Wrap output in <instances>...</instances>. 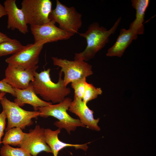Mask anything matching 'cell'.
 Returning <instances> with one entry per match:
<instances>
[{"label": "cell", "instance_id": "cell-1", "mask_svg": "<svg viewBox=\"0 0 156 156\" xmlns=\"http://www.w3.org/2000/svg\"><path fill=\"white\" fill-rule=\"evenodd\" d=\"M121 18L119 17L109 30L95 22L89 25L85 33H78L80 36L86 39L87 44L83 51L75 53L74 60L86 62L93 58L96 53L108 42L109 37L115 32Z\"/></svg>", "mask_w": 156, "mask_h": 156}, {"label": "cell", "instance_id": "cell-2", "mask_svg": "<svg viewBox=\"0 0 156 156\" xmlns=\"http://www.w3.org/2000/svg\"><path fill=\"white\" fill-rule=\"evenodd\" d=\"M51 69L36 72L34 79L31 81L34 90L36 94H38L43 99L52 103H59L62 102L71 92L70 89L64 84L62 78V73H59L58 81L57 83L53 82L50 76Z\"/></svg>", "mask_w": 156, "mask_h": 156}, {"label": "cell", "instance_id": "cell-3", "mask_svg": "<svg viewBox=\"0 0 156 156\" xmlns=\"http://www.w3.org/2000/svg\"><path fill=\"white\" fill-rule=\"evenodd\" d=\"M72 101L70 97H66L62 102L57 104L39 107V116L44 118L51 116L57 118L58 121L55 122L54 125L58 128L65 129L69 134L78 127H86L79 119L73 118L68 113L67 111Z\"/></svg>", "mask_w": 156, "mask_h": 156}, {"label": "cell", "instance_id": "cell-4", "mask_svg": "<svg viewBox=\"0 0 156 156\" xmlns=\"http://www.w3.org/2000/svg\"><path fill=\"white\" fill-rule=\"evenodd\" d=\"M82 15L73 6L68 7L59 1H56L55 8L49 15L51 21L57 23L60 29L74 35L81 27Z\"/></svg>", "mask_w": 156, "mask_h": 156}, {"label": "cell", "instance_id": "cell-5", "mask_svg": "<svg viewBox=\"0 0 156 156\" xmlns=\"http://www.w3.org/2000/svg\"><path fill=\"white\" fill-rule=\"evenodd\" d=\"M3 110L8 120L6 131L13 127H19L22 129L33 124L32 118L39 116L38 111H28L23 109L14 102L10 101L4 96L0 101Z\"/></svg>", "mask_w": 156, "mask_h": 156}, {"label": "cell", "instance_id": "cell-6", "mask_svg": "<svg viewBox=\"0 0 156 156\" xmlns=\"http://www.w3.org/2000/svg\"><path fill=\"white\" fill-rule=\"evenodd\" d=\"M52 4L50 0H23L21 9L27 24L39 25L49 22Z\"/></svg>", "mask_w": 156, "mask_h": 156}, {"label": "cell", "instance_id": "cell-7", "mask_svg": "<svg viewBox=\"0 0 156 156\" xmlns=\"http://www.w3.org/2000/svg\"><path fill=\"white\" fill-rule=\"evenodd\" d=\"M54 65L61 68L60 71L64 73V83L65 85L93 74L92 66L86 61L78 60L73 61L51 57Z\"/></svg>", "mask_w": 156, "mask_h": 156}, {"label": "cell", "instance_id": "cell-8", "mask_svg": "<svg viewBox=\"0 0 156 156\" xmlns=\"http://www.w3.org/2000/svg\"><path fill=\"white\" fill-rule=\"evenodd\" d=\"M46 43L45 42L39 41L28 44L18 52L7 58L5 61L8 64L24 69L35 67L39 62V55Z\"/></svg>", "mask_w": 156, "mask_h": 156}, {"label": "cell", "instance_id": "cell-9", "mask_svg": "<svg viewBox=\"0 0 156 156\" xmlns=\"http://www.w3.org/2000/svg\"><path fill=\"white\" fill-rule=\"evenodd\" d=\"M55 23L50 21L42 25L31 26L34 42L43 41L47 43L56 42L69 39L74 35L57 27Z\"/></svg>", "mask_w": 156, "mask_h": 156}, {"label": "cell", "instance_id": "cell-10", "mask_svg": "<svg viewBox=\"0 0 156 156\" xmlns=\"http://www.w3.org/2000/svg\"><path fill=\"white\" fill-rule=\"evenodd\" d=\"M38 65L32 68L24 69L8 64L5 71L3 79L13 88L23 89L27 88L34 79Z\"/></svg>", "mask_w": 156, "mask_h": 156}, {"label": "cell", "instance_id": "cell-11", "mask_svg": "<svg viewBox=\"0 0 156 156\" xmlns=\"http://www.w3.org/2000/svg\"><path fill=\"white\" fill-rule=\"evenodd\" d=\"M44 129L37 125L34 129H30L29 133H25L22 142L19 147L25 149L33 156H37L42 151L52 153L45 141Z\"/></svg>", "mask_w": 156, "mask_h": 156}, {"label": "cell", "instance_id": "cell-12", "mask_svg": "<svg viewBox=\"0 0 156 156\" xmlns=\"http://www.w3.org/2000/svg\"><path fill=\"white\" fill-rule=\"evenodd\" d=\"M3 5L8 16L7 28L12 30L18 29L23 34L28 33L27 24L24 14L17 6L16 0H6Z\"/></svg>", "mask_w": 156, "mask_h": 156}, {"label": "cell", "instance_id": "cell-13", "mask_svg": "<svg viewBox=\"0 0 156 156\" xmlns=\"http://www.w3.org/2000/svg\"><path fill=\"white\" fill-rule=\"evenodd\" d=\"M68 110L77 116L81 122L86 127L97 131L100 130L98 125L100 118H94V112L82 99L74 95Z\"/></svg>", "mask_w": 156, "mask_h": 156}, {"label": "cell", "instance_id": "cell-14", "mask_svg": "<svg viewBox=\"0 0 156 156\" xmlns=\"http://www.w3.org/2000/svg\"><path fill=\"white\" fill-rule=\"evenodd\" d=\"M13 88L16 94L14 102L20 107L24 106L25 104H29L33 107L34 111H37L39 107L52 104V102L44 101L37 96L34 90L31 82L25 89Z\"/></svg>", "mask_w": 156, "mask_h": 156}, {"label": "cell", "instance_id": "cell-15", "mask_svg": "<svg viewBox=\"0 0 156 156\" xmlns=\"http://www.w3.org/2000/svg\"><path fill=\"white\" fill-rule=\"evenodd\" d=\"M138 35L136 31L131 27L128 29H121L116 42L108 49L106 55L121 57L132 41L137 39Z\"/></svg>", "mask_w": 156, "mask_h": 156}, {"label": "cell", "instance_id": "cell-16", "mask_svg": "<svg viewBox=\"0 0 156 156\" xmlns=\"http://www.w3.org/2000/svg\"><path fill=\"white\" fill-rule=\"evenodd\" d=\"M45 139L47 144L50 148L53 156H58L59 151L67 147H74L76 149H81L86 151L88 148L87 143L83 144H73L64 142L58 138L61 129L53 131L50 129H45Z\"/></svg>", "mask_w": 156, "mask_h": 156}, {"label": "cell", "instance_id": "cell-17", "mask_svg": "<svg viewBox=\"0 0 156 156\" xmlns=\"http://www.w3.org/2000/svg\"><path fill=\"white\" fill-rule=\"evenodd\" d=\"M132 5L136 11L135 19L130 25V27L134 29L137 34H143L145 13L150 2L149 0H132Z\"/></svg>", "mask_w": 156, "mask_h": 156}, {"label": "cell", "instance_id": "cell-18", "mask_svg": "<svg viewBox=\"0 0 156 156\" xmlns=\"http://www.w3.org/2000/svg\"><path fill=\"white\" fill-rule=\"evenodd\" d=\"M25 133L19 127H13L6 131L2 143L4 145L17 146L19 147L24 138Z\"/></svg>", "mask_w": 156, "mask_h": 156}, {"label": "cell", "instance_id": "cell-19", "mask_svg": "<svg viewBox=\"0 0 156 156\" xmlns=\"http://www.w3.org/2000/svg\"><path fill=\"white\" fill-rule=\"evenodd\" d=\"M25 46L15 39L1 42L0 43V57L15 54L23 49Z\"/></svg>", "mask_w": 156, "mask_h": 156}, {"label": "cell", "instance_id": "cell-20", "mask_svg": "<svg viewBox=\"0 0 156 156\" xmlns=\"http://www.w3.org/2000/svg\"><path fill=\"white\" fill-rule=\"evenodd\" d=\"M1 156H31L26 150L22 148L13 147L9 145H4L1 148Z\"/></svg>", "mask_w": 156, "mask_h": 156}, {"label": "cell", "instance_id": "cell-21", "mask_svg": "<svg viewBox=\"0 0 156 156\" xmlns=\"http://www.w3.org/2000/svg\"><path fill=\"white\" fill-rule=\"evenodd\" d=\"M102 93L101 88H96L93 84L87 82L82 100L87 104L89 101L96 98Z\"/></svg>", "mask_w": 156, "mask_h": 156}, {"label": "cell", "instance_id": "cell-22", "mask_svg": "<svg viewBox=\"0 0 156 156\" xmlns=\"http://www.w3.org/2000/svg\"><path fill=\"white\" fill-rule=\"evenodd\" d=\"M86 78H84L71 83V86L74 90V95L82 100L87 83Z\"/></svg>", "mask_w": 156, "mask_h": 156}, {"label": "cell", "instance_id": "cell-23", "mask_svg": "<svg viewBox=\"0 0 156 156\" xmlns=\"http://www.w3.org/2000/svg\"><path fill=\"white\" fill-rule=\"evenodd\" d=\"M0 92L8 93L15 97L16 94L13 88L7 83L3 79L0 81Z\"/></svg>", "mask_w": 156, "mask_h": 156}, {"label": "cell", "instance_id": "cell-24", "mask_svg": "<svg viewBox=\"0 0 156 156\" xmlns=\"http://www.w3.org/2000/svg\"><path fill=\"white\" fill-rule=\"evenodd\" d=\"M6 118L5 113L4 111L3 110L0 114V144L2 143L1 139L4 134V131L5 128Z\"/></svg>", "mask_w": 156, "mask_h": 156}, {"label": "cell", "instance_id": "cell-25", "mask_svg": "<svg viewBox=\"0 0 156 156\" xmlns=\"http://www.w3.org/2000/svg\"><path fill=\"white\" fill-rule=\"evenodd\" d=\"M12 40L6 34L0 31V43L3 42L9 41Z\"/></svg>", "mask_w": 156, "mask_h": 156}, {"label": "cell", "instance_id": "cell-26", "mask_svg": "<svg viewBox=\"0 0 156 156\" xmlns=\"http://www.w3.org/2000/svg\"><path fill=\"white\" fill-rule=\"evenodd\" d=\"M6 15V13L4 6L1 4L0 2V18Z\"/></svg>", "mask_w": 156, "mask_h": 156}, {"label": "cell", "instance_id": "cell-27", "mask_svg": "<svg viewBox=\"0 0 156 156\" xmlns=\"http://www.w3.org/2000/svg\"><path fill=\"white\" fill-rule=\"evenodd\" d=\"M6 93L5 92H0V101L5 96Z\"/></svg>", "mask_w": 156, "mask_h": 156}]
</instances>
